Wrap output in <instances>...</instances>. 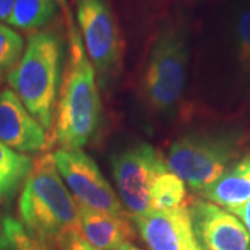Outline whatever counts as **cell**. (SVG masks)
I'll return each mask as SVG.
<instances>
[{
    "mask_svg": "<svg viewBox=\"0 0 250 250\" xmlns=\"http://www.w3.org/2000/svg\"><path fill=\"white\" fill-rule=\"evenodd\" d=\"M0 250H13L11 249V246L9 245L7 239L4 238V235L1 232H0Z\"/></svg>",
    "mask_w": 250,
    "mask_h": 250,
    "instance_id": "obj_23",
    "label": "cell"
},
{
    "mask_svg": "<svg viewBox=\"0 0 250 250\" xmlns=\"http://www.w3.org/2000/svg\"><path fill=\"white\" fill-rule=\"evenodd\" d=\"M78 231L98 249L118 250L124 243L134 239L135 232L129 217H117L81 205H78Z\"/></svg>",
    "mask_w": 250,
    "mask_h": 250,
    "instance_id": "obj_13",
    "label": "cell"
},
{
    "mask_svg": "<svg viewBox=\"0 0 250 250\" xmlns=\"http://www.w3.org/2000/svg\"><path fill=\"white\" fill-rule=\"evenodd\" d=\"M65 42L57 29L32 32L7 83L31 116L50 132L64 71Z\"/></svg>",
    "mask_w": 250,
    "mask_h": 250,
    "instance_id": "obj_2",
    "label": "cell"
},
{
    "mask_svg": "<svg viewBox=\"0 0 250 250\" xmlns=\"http://www.w3.org/2000/svg\"><path fill=\"white\" fill-rule=\"evenodd\" d=\"M65 27V64L50 129V145L81 149L93 138L100 118L98 77L85 52L77 22L65 0H60Z\"/></svg>",
    "mask_w": 250,
    "mask_h": 250,
    "instance_id": "obj_1",
    "label": "cell"
},
{
    "mask_svg": "<svg viewBox=\"0 0 250 250\" xmlns=\"http://www.w3.org/2000/svg\"><path fill=\"white\" fill-rule=\"evenodd\" d=\"M25 49L22 36L0 22V75L9 74L20 62Z\"/></svg>",
    "mask_w": 250,
    "mask_h": 250,
    "instance_id": "obj_19",
    "label": "cell"
},
{
    "mask_svg": "<svg viewBox=\"0 0 250 250\" xmlns=\"http://www.w3.org/2000/svg\"><path fill=\"white\" fill-rule=\"evenodd\" d=\"M13 6H14V0H0V22L7 24Z\"/></svg>",
    "mask_w": 250,
    "mask_h": 250,
    "instance_id": "obj_22",
    "label": "cell"
},
{
    "mask_svg": "<svg viewBox=\"0 0 250 250\" xmlns=\"http://www.w3.org/2000/svg\"><path fill=\"white\" fill-rule=\"evenodd\" d=\"M188 207L200 250H250V235L236 215L202 197Z\"/></svg>",
    "mask_w": 250,
    "mask_h": 250,
    "instance_id": "obj_9",
    "label": "cell"
},
{
    "mask_svg": "<svg viewBox=\"0 0 250 250\" xmlns=\"http://www.w3.org/2000/svg\"><path fill=\"white\" fill-rule=\"evenodd\" d=\"M34 159L18 153L0 142V203L17 196L34 168Z\"/></svg>",
    "mask_w": 250,
    "mask_h": 250,
    "instance_id": "obj_15",
    "label": "cell"
},
{
    "mask_svg": "<svg viewBox=\"0 0 250 250\" xmlns=\"http://www.w3.org/2000/svg\"><path fill=\"white\" fill-rule=\"evenodd\" d=\"M168 170L166 159L150 143L139 142L111 159V172L118 197L129 217L150 213V190L154 179Z\"/></svg>",
    "mask_w": 250,
    "mask_h": 250,
    "instance_id": "obj_7",
    "label": "cell"
},
{
    "mask_svg": "<svg viewBox=\"0 0 250 250\" xmlns=\"http://www.w3.org/2000/svg\"><path fill=\"white\" fill-rule=\"evenodd\" d=\"M75 18L99 85L108 86L121 68L123 39L107 0H75Z\"/></svg>",
    "mask_w": 250,
    "mask_h": 250,
    "instance_id": "obj_6",
    "label": "cell"
},
{
    "mask_svg": "<svg viewBox=\"0 0 250 250\" xmlns=\"http://www.w3.org/2000/svg\"><path fill=\"white\" fill-rule=\"evenodd\" d=\"M189 46L185 32L177 25L160 28L153 41L143 70V102L154 113L170 114L182 100L187 85Z\"/></svg>",
    "mask_w": 250,
    "mask_h": 250,
    "instance_id": "obj_4",
    "label": "cell"
},
{
    "mask_svg": "<svg viewBox=\"0 0 250 250\" xmlns=\"http://www.w3.org/2000/svg\"><path fill=\"white\" fill-rule=\"evenodd\" d=\"M199 195L235 214L250 199V154L232 163L214 184L200 190Z\"/></svg>",
    "mask_w": 250,
    "mask_h": 250,
    "instance_id": "obj_14",
    "label": "cell"
},
{
    "mask_svg": "<svg viewBox=\"0 0 250 250\" xmlns=\"http://www.w3.org/2000/svg\"><path fill=\"white\" fill-rule=\"evenodd\" d=\"M60 10V0H14L9 24L25 32L41 31Z\"/></svg>",
    "mask_w": 250,
    "mask_h": 250,
    "instance_id": "obj_16",
    "label": "cell"
},
{
    "mask_svg": "<svg viewBox=\"0 0 250 250\" xmlns=\"http://www.w3.org/2000/svg\"><path fill=\"white\" fill-rule=\"evenodd\" d=\"M0 232L4 235L13 250H57L52 243L36 238L20 220L11 215L0 218Z\"/></svg>",
    "mask_w": 250,
    "mask_h": 250,
    "instance_id": "obj_18",
    "label": "cell"
},
{
    "mask_svg": "<svg viewBox=\"0 0 250 250\" xmlns=\"http://www.w3.org/2000/svg\"><path fill=\"white\" fill-rule=\"evenodd\" d=\"M0 142L22 154L47 147L45 128L9 88L0 90Z\"/></svg>",
    "mask_w": 250,
    "mask_h": 250,
    "instance_id": "obj_11",
    "label": "cell"
},
{
    "mask_svg": "<svg viewBox=\"0 0 250 250\" xmlns=\"http://www.w3.org/2000/svg\"><path fill=\"white\" fill-rule=\"evenodd\" d=\"M131 218L149 250H200L188 206Z\"/></svg>",
    "mask_w": 250,
    "mask_h": 250,
    "instance_id": "obj_10",
    "label": "cell"
},
{
    "mask_svg": "<svg viewBox=\"0 0 250 250\" xmlns=\"http://www.w3.org/2000/svg\"><path fill=\"white\" fill-rule=\"evenodd\" d=\"M189 206L185 182L170 168L154 179L150 190V211H168Z\"/></svg>",
    "mask_w": 250,
    "mask_h": 250,
    "instance_id": "obj_17",
    "label": "cell"
},
{
    "mask_svg": "<svg viewBox=\"0 0 250 250\" xmlns=\"http://www.w3.org/2000/svg\"><path fill=\"white\" fill-rule=\"evenodd\" d=\"M56 248H59L60 250H100L92 246L89 242L81 235L78 229L64 233L62 238L56 242Z\"/></svg>",
    "mask_w": 250,
    "mask_h": 250,
    "instance_id": "obj_20",
    "label": "cell"
},
{
    "mask_svg": "<svg viewBox=\"0 0 250 250\" xmlns=\"http://www.w3.org/2000/svg\"><path fill=\"white\" fill-rule=\"evenodd\" d=\"M118 250H142V249H139L138 246H135L132 242H126V243H124V245H123V246H121Z\"/></svg>",
    "mask_w": 250,
    "mask_h": 250,
    "instance_id": "obj_24",
    "label": "cell"
},
{
    "mask_svg": "<svg viewBox=\"0 0 250 250\" xmlns=\"http://www.w3.org/2000/svg\"><path fill=\"white\" fill-rule=\"evenodd\" d=\"M233 215L241 218V223L245 225V228L248 229V232L250 235V199Z\"/></svg>",
    "mask_w": 250,
    "mask_h": 250,
    "instance_id": "obj_21",
    "label": "cell"
},
{
    "mask_svg": "<svg viewBox=\"0 0 250 250\" xmlns=\"http://www.w3.org/2000/svg\"><path fill=\"white\" fill-rule=\"evenodd\" d=\"M18 215L29 232L54 246L64 233L78 229V203L60 177L53 154L34 161L18 199Z\"/></svg>",
    "mask_w": 250,
    "mask_h": 250,
    "instance_id": "obj_3",
    "label": "cell"
},
{
    "mask_svg": "<svg viewBox=\"0 0 250 250\" xmlns=\"http://www.w3.org/2000/svg\"><path fill=\"white\" fill-rule=\"evenodd\" d=\"M53 160L65 187L78 205L117 217H129L98 164L83 150L59 147L53 153Z\"/></svg>",
    "mask_w": 250,
    "mask_h": 250,
    "instance_id": "obj_8",
    "label": "cell"
},
{
    "mask_svg": "<svg viewBox=\"0 0 250 250\" xmlns=\"http://www.w3.org/2000/svg\"><path fill=\"white\" fill-rule=\"evenodd\" d=\"M224 59L238 89H250V0L229 10L223 31Z\"/></svg>",
    "mask_w": 250,
    "mask_h": 250,
    "instance_id": "obj_12",
    "label": "cell"
},
{
    "mask_svg": "<svg viewBox=\"0 0 250 250\" xmlns=\"http://www.w3.org/2000/svg\"><path fill=\"white\" fill-rule=\"evenodd\" d=\"M239 159V142L229 136L188 134L175 139L167 152V167L193 192L214 184Z\"/></svg>",
    "mask_w": 250,
    "mask_h": 250,
    "instance_id": "obj_5",
    "label": "cell"
}]
</instances>
